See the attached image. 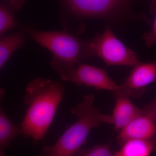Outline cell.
Listing matches in <instances>:
<instances>
[{"instance_id": "obj_10", "label": "cell", "mask_w": 156, "mask_h": 156, "mask_svg": "<svg viewBox=\"0 0 156 156\" xmlns=\"http://www.w3.org/2000/svg\"><path fill=\"white\" fill-rule=\"evenodd\" d=\"M5 94L4 88H0V156H5V150L14 138L22 134L19 126L13 124L3 111L2 102Z\"/></svg>"}, {"instance_id": "obj_5", "label": "cell", "mask_w": 156, "mask_h": 156, "mask_svg": "<svg viewBox=\"0 0 156 156\" xmlns=\"http://www.w3.org/2000/svg\"><path fill=\"white\" fill-rule=\"evenodd\" d=\"M96 56H99L110 66L134 67L140 62L136 53L119 41L108 26L102 34H97L90 40Z\"/></svg>"}, {"instance_id": "obj_17", "label": "cell", "mask_w": 156, "mask_h": 156, "mask_svg": "<svg viewBox=\"0 0 156 156\" xmlns=\"http://www.w3.org/2000/svg\"><path fill=\"white\" fill-rule=\"evenodd\" d=\"M27 0H9L10 5L13 9L19 10Z\"/></svg>"}, {"instance_id": "obj_16", "label": "cell", "mask_w": 156, "mask_h": 156, "mask_svg": "<svg viewBox=\"0 0 156 156\" xmlns=\"http://www.w3.org/2000/svg\"><path fill=\"white\" fill-rule=\"evenodd\" d=\"M144 111L154 120L156 123V98L153 102L147 105Z\"/></svg>"}, {"instance_id": "obj_8", "label": "cell", "mask_w": 156, "mask_h": 156, "mask_svg": "<svg viewBox=\"0 0 156 156\" xmlns=\"http://www.w3.org/2000/svg\"><path fill=\"white\" fill-rule=\"evenodd\" d=\"M144 111V110H143ZM156 135V123L144 111L120 131L118 136L119 144L132 139L151 140Z\"/></svg>"}, {"instance_id": "obj_15", "label": "cell", "mask_w": 156, "mask_h": 156, "mask_svg": "<svg viewBox=\"0 0 156 156\" xmlns=\"http://www.w3.org/2000/svg\"><path fill=\"white\" fill-rule=\"evenodd\" d=\"M151 13L154 17L152 28L149 32H146L143 36L146 46L148 48L156 44V2H152L150 6Z\"/></svg>"}, {"instance_id": "obj_6", "label": "cell", "mask_w": 156, "mask_h": 156, "mask_svg": "<svg viewBox=\"0 0 156 156\" xmlns=\"http://www.w3.org/2000/svg\"><path fill=\"white\" fill-rule=\"evenodd\" d=\"M59 75L62 80L71 81L79 86L85 85L97 90H108L114 93L118 89L105 70L81 62Z\"/></svg>"}, {"instance_id": "obj_3", "label": "cell", "mask_w": 156, "mask_h": 156, "mask_svg": "<svg viewBox=\"0 0 156 156\" xmlns=\"http://www.w3.org/2000/svg\"><path fill=\"white\" fill-rule=\"evenodd\" d=\"M33 38L53 53L51 65L59 75L96 56L90 40H81L65 31H33Z\"/></svg>"}, {"instance_id": "obj_18", "label": "cell", "mask_w": 156, "mask_h": 156, "mask_svg": "<svg viewBox=\"0 0 156 156\" xmlns=\"http://www.w3.org/2000/svg\"><path fill=\"white\" fill-rule=\"evenodd\" d=\"M134 1H138V0H134ZM152 1H153V2H156V0H152Z\"/></svg>"}, {"instance_id": "obj_2", "label": "cell", "mask_w": 156, "mask_h": 156, "mask_svg": "<svg viewBox=\"0 0 156 156\" xmlns=\"http://www.w3.org/2000/svg\"><path fill=\"white\" fill-rule=\"evenodd\" d=\"M83 101L71 112L78 119L62 135L55 144L45 147L42 156H73L86 142L91 129L104 123L113 124L112 116L100 113L93 105L94 97L85 95Z\"/></svg>"}, {"instance_id": "obj_12", "label": "cell", "mask_w": 156, "mask_h": 156, "mask_svg": "<svg viewBox=\"0 0 156 156\" xmlns=\"http://www.w3.org/2000/svg\"><path fill=\"white\" fill-rule=\"evenodd\" d=\"M24 41L23 34L17 33L0 38V69Z\"/></svg>"}, {"instance_id": "obj_13", "label": "cell", "mask_w": 156, "mask_h": 156, "mask_svg": "<svg viewBox=\"0 0 156 156\" xmlns=\"http://www.w3.org/2000/svg\"><path fill=\"white\" fill-rule=\"evenodd\" d=\"M73 156H115L108 144L96 145L91 148L80 149Z\"/></svg>"}, {"instance_id": "obj_11", "label": "cell", "mask_w": 156, "mask_h": 156, "mask_svg": "<svg viewBox=\"0 0 156 156\" xmlns=\"http://www.w3.org/2000/svg\"><path fill=\"white\" fill-rule=\"evenodd\" d=\"M152 139H132L122 144L119 151L115 152V156H150L154 148Z\"/></svg>"}, {"instance_id": "obj_1", "label": "cell", "mask_w": 156, "mask_h": 156, "mask_svg": "<svg viewBox=\"0 0 156 156\" xmlns=\"http://www.w3.org/2000/svg\"><path fill=\"white\" fill-rule=\"evenodd\" d=\"M64 91L61 83L48 79H35L27 85L23 98L26 113L18 125L23 136L34 142H44Z\"/></svg>"}, {"instance_id": "obj_9", "label": "cell", "mask_w": 156, "mask_h": 156, "mask_svg": "<svg viewBox=\"0 0 156 156\" xmlns=\"http://www.w3.org/2000/svg\"><path fill=\"white\" fill-rule=\"evenodd\" d=\"M115 95V104L112 117L115 129L120 132L135 118L142 114L144 111L134 105L129 97Z\"/></svg>"}, {"instance_id": "obj_14", "label": "cell", "mask_w": 156, "mask_h": 156, "mask_svg": "<svg viewBox=\"0 0 156 156\" xmlns=\"http://www.w3.org/2000/svg\"><path fill=\"white\" fill-rule=\"evenodd\" d=\"M16 25V20L10 11L0 5V34L14 28Z\"/></svg>"}, {"instance_id": "obj_4", "label": "cell", "mask_w": 156, "mask_h": 156, "mask_svg": "<svg viewBox=\"0 0 156 156\" xmlns=\"http://www.w3.org/2000/svg\"><path fill=\"white\" fill-rule=\"evenodd\" d=\"M70 11L83 18H99L118 23L131 18V0H64Z\"/></svg>"}, {"instance_id": "obj_7", "label": "cell", "mask_w": 156, "mask_h": 156, "mask_svg": "<svg viewBox=\"0 0 156 156\" xmlns=\"http://www.w3.org/2000/svg\"><path fill=\"white\" fill-rule=\"evenodd\" d=\"M156 80V61L147 63L140 62L133 67L128 78L118 86L115 95L136 98L140 96L146 88Z\"/></svg>"}]
</instances>
